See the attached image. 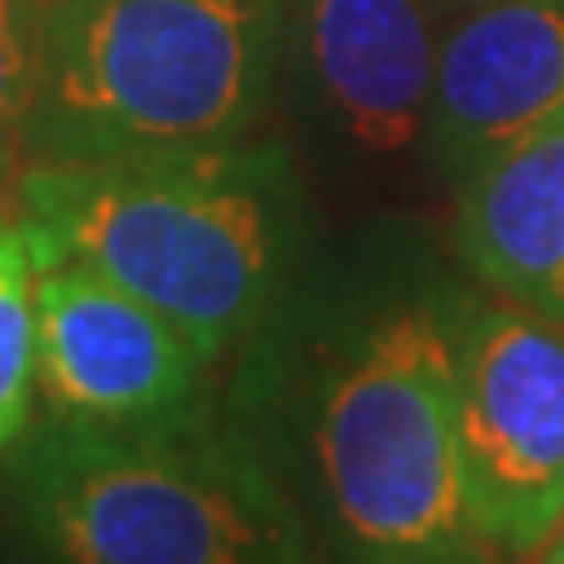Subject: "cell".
I'll return each instance as SVG.
<instances>
[{
    "label": "cell",
    "instance_id": "cell-11",
    "mask_svg": "<svg viewBox=\"0 0 564 564\" xmlns=\"http://www.w3.org/2000/svg\"><path fill=\"white\" fill-rule=\"evenodd\" d=\"M43 0H0V180L24 161V118L39 66Z\"/></svg>",
    "mask_w": 564,
    "mask_h": 564
},
{
    "label": "cell",
    "instance_id": "cell-7",
    "mask_svg": "<svg viewBox=\"0 0 564 564\" xmlns=\"http://www.w3.org/2000/svg\"><path fill=\"white\" fill-rule=\"evenodd\" d=\"M564 118V0H489L437 52L429 151L462 184L489 155Z\"/></svg>",
    "mask_w": 564,
    "mask_h": 564
},
{
    "label": "cell",
    "instance_id": "cell-13",
    "mask_svg": "<svg viewBox=\"0 0 564 564\" xmlns=\"http://www.w3.org/2000/svg\"><path fill=\"white\" fill-rule=\"evenodd\" d=\"M456 6H489V0H456Z\"/></svg>",
    "mask_w": 564,
    "mask_h": 564
},
{
    "label": "cell",
    "instance_id": "cell-4",
    "mask_svg": "<svg viewBox=\"0 0 564 564\" xmlns=\"http://www.w3.org/2000/svg\"><path fill=\"white\" fill-rule=\"evenodd\" d=\"M282 0H43L29 165L245 147L273 95Z\"/></svg>",
    "mask_w": 564,
    "mask_h": 564
},
{
    "label": "cell",
    "instance_id": "cell-12",
    "mask_svg": "<svg viewBox=\"0 0 564 564\" xmlns=\"http://www.w3.org/2000/svg\"><path fill=\"white\" fill-rule=\"evenodd\" d=\"M536 564H564V518L555 522V532L545 536V545L536 551Z\"/></svg>",
    "mask_w": 564,
    "mask_h": 564
},
{
    "label": "cell",
    "instance_id": "cell-6",
    "mask_svg": "<svg viewBox=\"0 0 564 564\" xmlns=\"http://www.w3.org/2000/svg\"><path fill=\"white\" fill-rule=\"evenodd\" d=\"M39 395L52 414L95 423H141L193 410L212 391L207 358L188 334L141 296L85 269H39Z\"/></svg>",
    "mask_w": 564,
    "mask_h": 564
},
{
    "label": "cell",
    "instance_id": "cell-5",
    "mask_svg": "<svg viewBox=\"0 0 564 564\" xmlns=\"http://www.w3.org/2000/svg\"><path fill=\"white\" fill-rule=\"evenodd\" d=\"M456 433L489 545L536 555L564 518V325L456 302Z\"/></svg>",
    "mask_w": 564,
    "mask_h": 564
},
{
    "label": "cell",
    "instance_id": "cell-2",
    "mask_svg": "<svg viewBox=\"0 0 564 564\" xmlns=\"http://www.w3.org/2000/svg\"><path fill=\"white\" fill-rule=\"evenodd\" d=\"M29 564H325L221 400L141 423L52 414L6 452Z\"/></svg>",
    "mask_w": 564,
    "mask_h": 564
},
{
    "label": "cell",
    "instance_id": "cell-8",
    "mask_svg": "<svg viewBox=\"0 0 564 564\" xmlns=\"http://www.w3.org/2000/svg\"><path fill=\"white\" fill-rule=\"evenodd\" d=\"M437 52L429 0H306V57L352 147L400 155L429 137Z\"/></svg>",
    "mask_w": 564,
    "mask_h": 564
},
{
    "label": "cell",
    "instance_id": "cell-1",
    "mask_svg": "<svg viewBox=\"0 0 564 564\" xmlns=\"http://www.w3.org/2000/svg\"><path fill=\"white\" fill-rule=\"evenodd\" d=\"M221 410L325 564H494L456 433V306L395 292L245 339Z\"/></svg>",
    "mask_w": 564,
    "mask_h": 564
},
{
    "label": "cell",
    "instance_id": "cell-3",
    "mask_svg": "<svg viewBox=\"0 0 564 564\" xmlns=\"http://www.w3.org/2000/svg\"><path fill=\"white\" fill-rule=\"evenodd\" d=\"M20 207L39 263L104 273L180 325L207 362L245 348L288 282V165L250 141L207 155L29 165Z\"/></svg>",
    "mask_w": 564,
    "mask_h": 564
},
{
    "label": "cell",
    "instance_id": "cell-9",
    "mask_svg": "<svg viewBox=\"0 0 564 564\" xmlns=\"http://www.w3.org/2000/svg\"><path fill=\"white\" fill-rule=\"evenodd\" d=\"M456 250L503 302L564 325V118L456 184Z\"/></svg>",
    "mask_w": 564,
    "mask_h": 564
},
{
    "label": "cell",
    "instance_id": "cell-10",
    "mask_svg": "<svg viewBox=\"0 0 564 564\" xmlns=\"http://www.w3.org/2000/svg\"><path fill=\"white\" fill-rule=\"evenodd\" d=\"M39 250L24 221H0V456L33 423L39 395Z\"/></svg>",
    "mask_w": 564,
    "mask_h": 564
}]
</instances>
